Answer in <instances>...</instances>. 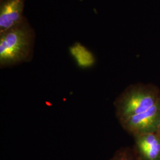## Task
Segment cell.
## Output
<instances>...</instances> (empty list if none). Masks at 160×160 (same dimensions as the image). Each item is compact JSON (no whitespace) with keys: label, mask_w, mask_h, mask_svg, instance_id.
Returning <instances> with one entry per match:
<instances>
[{"label":"cell","mask_w":160,"mask_h":160,"mask_svg":"<svg viewBox=\"0 0 160 160\" xmlns=\"http://www.w3.org/2000/svg\"><path fill=\"white\" fill-rule=\"evenodd\" d=\"M35 33L27 18L16 26L0 33V67L4 68L32 60Z\"/></svg>","instance_id":"6da1fadb"},{"label":"cell","mask_w":160,"mask_h":160,"mask_svg":"<svg viewBox=\"0 0 160 160\" xmlns=\"http://www.w3.org/2000/svg\"><path fill=\"white\" fill-rule=\"evenodd\" d=\"M160 102V92L149 84H137L129 86L114 103L116 115L119 123L132 116L142 113Z\"/></svg>","instance_id":"7a4b0ae2"},{"label":"cell","mask_w":160,"mask_h":160,"mask_svg":"<svg viewBox=\"0 0 160 160\" xmlns=\"http://www.w3.org/2000/svg\"><path fill=\"white\" fill-rule=\"evenodd\" d=\"M160 122V102L142 113L132 116L120 124L133 137L139 134L155 133Z\"/></svg>","instance_id":"3957f363"},{"label":"cell","mask_w":160,"mask_h":160,"mask_svg":"<svg viewBox=\"0 0 160 160\" xmlns=\"http://www.w3.org/2000/svg\"><path fill=\"white\" fill-rule=\"evenodd\" d=\"M26 0H1L0 33L13 28L24 18L23 10Z\"/></svg>","instance_id":"277c9868"},{"label":"cell","mask_w":160,"mask_h":160,"mask_svg":"<svg viewBox=\"0 0 160 160\" xmlns=\"http://www.w3.org/2000/svg\"><path fill=\"white\" fill-rule=\"evenodd\" d=\"M135 147L142 160H160V138L156 133L134 136Z\"/></svg>","instance_id":"5b68a950"},{"label":"cell","mask_w":160,"mask_h":160,"mask_svg":"<svg viewBox=\"0 0 160 160\" xmlns=\"http://www.w3.org/2000/svg\"><path fill=\"white\" fill-rule=\"evenodd\" d=\"M69 51L77 66L81 68H90L96 63L94 54L79 42H76L70 46Z\"/></svg>","instance_id":"8992f818"},{"label":"cell","mask_w":160,"mask_h":160,"mask_svg":"<svg viewBox=\"0 0 160 160\" xmlns=\"http://www.w3.org/2000/svg\"><path fill=\"white\" fill-rule=\"evenodd\" d=\"M110 160H137L131 151L128 148L120 149Z\"/></svg>","instance_id":"52a82bcc"},{"label":"cell","mask_w":160,"mask_h":160,"mask_svg":"<svg viewBox=\"0 0 160 160\" xmlns=\"http://www.w3.org/2000/svg\"><path fill=\"white\" fill-rule=\"evenodd\" d=\"M156 134L158 136V137L160 138V123H159V125H158V128H157V131H156Z\"/></svg>","instance_id":"ba28073f"}]
</instances>
